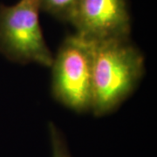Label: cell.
Returning <instances> with one entry per match:
<instances>
[{"label":"cell","mask_w":157,"mask_h":157,"mask_svg":"<svg viewBox=\"0 0 157 157\" xmlns=\"http://www.w3.org/2000/svg\"><path fill=\"white\" fill-rule=\"evenodd\" d=\"M70 24L92 41L130 39L132 21L128 0H80Z\"/></svg>","instance_id":"4"},{"label":"cell","mask_w":157,"mask_h":157,"mask_svg":"<svg viewBox=\"0 0 157 157\" xmlns=\"http://www.w3.org/2000/svg\"><path fill=\"white\" fill-rule=\"evenodd\" d=\"M52 157H72L67 143L61 131L55 124L50 122L48 125Z\"/></svg>","instance_id":"6"},{"label":"cell","mask_w":157,"mask_h":157,"mask_svg":"<svg viewBox=\"0 0 157 157\" xmlns=\"http://www.w3.org/2000/svg\"><path fill=\"white\" fill-rule=\"evenodd\" d=\"M52 68V93L73 111H91L93 100V42L78 33L63 40Z\"/></svg>","instance_id":"2"},{"label":"cell","mask_w":157,"mask_h":157,"mask_svg":"<svg viewBox=\"0 0 157 157\" xmlns=\"http://www.w3.org/2000/svg\"><path fill=\"white\" fill-rule=\"evenodd\" d=\"M80 0H39L40 10L62 22H71Z\"/></svg>","instance_id":"5"},{"label":"cell","mask_w":157,"mask_h":157,"mask_svg":"<svg viewBox=\"0 0 157 157\" xmlns=\"http://www.w3.org/2000/svg\"><path fill=\"white\" fill-rule=\"evenodd\" d=\"M93 42V100L95 116L116 110L145 73L144 56L130 39Z\"/></svg>","instance_id":"1"},{"label":"cell","mask_w":157,"mask_h":157,"mask_svg":"<svg viewBox=\"0 0 157 157\" xmlns=\"http://www.w3.org/2000/svg\"><path fill=\"white\" fill-rule=\"evenodd\" d=\"M39 0L0 5V53L11 62L51 67L53 55L39 22Z\"/></svg>","instance_id":"3"}]
</instances>
